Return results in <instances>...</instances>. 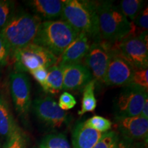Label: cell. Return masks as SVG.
<instances>
[{"label": "cell", "instance_id": "cell-1", "mask_svg": "<svg viewBox=\"0 0 148 148\" xmlns=\"http://www.w3.org/2000/svg\"><path fill=\"white\" fill-rule=\"evenodd\" d=\"M61 17L78 34L84 33L93 42L101 40L96 1L64 0Z\"/></svg>", "mask_w": 148, "mask_h": 148}, {"label": "cell", "instance_id": "cell-2", "mask_svg": "<svg viewBox=\"0 0 148 148\" xmlns=\"http://www.w3.org/2000/svg\"><path fill=\"white\" fill-rule=\"evenodd\" d=\"M101 39L110 44L126 38L132 30V23L112 1H96Z\"/></svg>", "mask_w": 148, "mask_h": 148}, {"label": "cell", "instance_id": "cell-3", "mask_svg": "<svg viewBox=\"0 0 148 148\" xmlns=\"http://www.w3.org/2000/svg\"><path fill=\"white\" fill-rule=\"evenodd\" d=\"M78 34L62 19L44 21L32 43L44 47L58 58Z\"/></svg>", "mask_w": 148, "mask_h": 148}, {"label": "cell", "instance_id": "cell-4", "mask_svg": "<svg viewBox=\"0 0 148 148\" xmlns=\"http://www.w3.org/2000/svg\"><path fill=\"white\" fill-rule=\"evenodd\" d=\"M42 20L38 16L26 12L15 14L0 32L11 51H14L32 43Z\"/></svg>", "mask_w": 148, "mask_h": 148}, {"label": "cell", "instance_id": "cell-5", "mask_svg": "<svg viewBox=\"0 0 148 148\" xmlns=\"http://www.w3.org/2000/svg\"><path fill=\"white\" fill-rule=\"evenodd\" d=\"M16 72H30L43 66L49 68L57 64L58 58L44 47L34 43L29 44L14 51L11 56Z\"/></svg>", "mask_w": 148, "mask_h": 148}, {"label": "cell", "instance_id": "cell-6", "mask_svg": "<svg viewBox=\"0 0 148 148\" xmlns=\"http://www.w3.org/2000/svg\"><path fill=\"white\" fill-rule=\"evenodd\" d=\"M112 48L135 69L147 68V31L139 36L127 37L112 44Z\"/></svg>", "mask_w": 148, "mask_h": 148}, {"label": "cell", "instance_id": "cell-7", "mask_svg": "<svg viewBox=\"0 0 148 148\" xmlns=\"http://www.w3.org/2000/svg\"><path fill=\"white\" fill-rule=\"evenodd\" d=\"M147 91L131 85L124 86L114 99V118L132 117L140 115L144 103L147 99Z\"/></svg>", "mask_w": 148, "mask_h": 148}, {"label": "cell", "instance_id": "cell-8", "mask_svg": "<svg viewBox=\"0 0 148 148\" xmlns=\"http://www.w3.org/2000/svg\"><path fill=\"white\" fill-rule=\"evenodd\" d=\"M112 53V44L102 39L92 42L82 62L89 69L95 82L103 84Z\"/></svg>", "mask_w": 148, "mask_h": 148}, {"label": "cell", "instance_id": "cell-9", "mask_svg": "<svg viewBox=\"0 0 148 148\" xmlns=\"http://www.w3.org/2000/svg\"><path fill=\"white\" fill-rule=\"evenodd\" d=\"M33 110L42 124L51 128H60L69 124L71 118L58 106L54 99L49 96L37 98L33 101Z\"/></svg>", "mask_w": 148, "mask_h": 148}, {"label": "cell", "instance_id": "cell-10", "mask_svg": "<svg viewBox=\"0 0 148 148\" xmlns=\"http://www.w3.org/2000/svg\"><path fill=\"white\" fill-rule=\"evenodd\" d=\"M10 91L14 109L18 115L25 116L32 105L31 84L25 73L12 72L10 75Z\"/></svg>", "mask_w": 148, "mask_h": 148}, {"label": "cell", "instance_id": "cell-11", "mask_svg": "<svg viewBox=\"0 0 148 148\" xmlns=\"http://www.w3.org/2000/svg\"><path fill=\"white\" fill-rule=\"evenodd\" d=\"M112 56L104 77L106 86L112 87L127 86L136 69L116 53L112 48Z\"/></svg>", "mask_w": 148, "mask_h": 148}, {"label": "cell", "instance_id": "cell-12", "mask_svg": "<svg viewBox=\"0 0 148 148\" xmlns=\"http://www.w3.org/2000/svg\"><path fill=\"white\" fill-rule=\"evenodd\" d=\"M114 127L121 137L134 142L147 143L148 119L140 115L132 117L114 118Z\"/></svg>", "mask_w": 148, "mask_h": 148}, {"label": "cell", "instance_id": "cell-13", "mask_svg": "<svg viewBox=\"0 0 148 148\" xmlns=\"http://www.w3.org/2000/svg\"><path fill=\"white\" fill-rule=\"evenodd\" d=\"M91 43L90 38L87 35L84 33H79L58 58L57 64L63 66L82 63L89 50Z\"/></svg>", "mask_w": 148, "mask_h": 148}, {"label": "cell", "instance_id": "cell-14", "mask_svg": "<svg viewBox=\"0 0 148 148\" xmlns=\"http://www.w3.org/2000/svg\"><path fill=\"white\" fill-rule=\"evenodd\" d=\"M61 67L63 71L62 90H77L82 89L93 79L89 69L82 63L69 64Z\"/></svg>", "mask_w": 148, "mask_h": 148}, {"label": "cell", "instance_id": "cell-15", "mask_svg": "<svg viewBox=\"0 0 148 148\" xmlns=\"http://www.w3.org/2000/svg\"><path fill=\"white\" fill-rule=\"evenodd\" d=\"M103 134L88 126L85 121L77 122L72 132V148H93Z\"/></svg>", "mask_w": 148, "mask_h": 148}, {"label": "cell", "instance_id": "cell-16", "mask_svg": "<svg viewBox=\"0 0 148 148\" xmlns=\"http://www.w3.org/2000/svg\"><path fill=\"white\" fill-rule=\"evenodd\" d=\"M64 0H32L28 4L40 19L45 21L56 20L61 17Z\"/></svg>", "mask_w": 148, "mask_h": 148}, {"label": "cell", "instance_id": "cell-17", "mask_svg": "<svg viewBox=\"0 0 148 148\" xmlns=\"http://www.w3.org/2000/svg\"><path fill=\"white\" fill-rule=\"evenodd\" d=\"M18 126L6 99L0 92V136L6 139Z\"/></svg>", "mask_w": 148, "mask_h": 148}, {"label": "cell", "instance_id": "cell-18", "mask_svg": "<svg viewBox=\"0 0 148 148\" xmlns=\"http://www.w3.org/2000/svg\"><path fill=\"white\" fill-rule=\"evenodd\" d=\"M48 75L45 87L43 90L51 94H57L62 90L63 71L62 68L56 64L47 69Z\"/></svg>", "mask_w": 148, "mask_h": 148}, {"label": "cell", "instance_id": "cell-19", "mask_svg": "<svg viewBox=\"0 0 148 148\" xmlns=\"http://www.w3.org/2000/svg\"><path fill=\"white\" fill-rule=\"evenodd\" d=\"M95 81L92 79L83 88L82 106L77 112L79 115H83L86 112L95 111L97 107V99L95 96Z\"/></svg>", "mask_w": 148, "mask_h": 148}, {"label": "cell", "instance_id": "cell-20", "mask_svg": "<svg viewBox=\"0 0 148 148\" xmlns=\"http://www.w3.org/2000/svg\"><path fill=\"white\" fill-rule=\"evenodd\" d=\"M145 1L142 0H122L119 8L130 22H134L143 10Z\"/></svg>", "mask_w": 148, "mask_h": 148}, {"label": "cell", "instance_id": "cell-21", "mask_svg": "<svg viewBox=\"0 0 148 148\" xmlns=\"http://www.w3.org/2000/svg\"><path fill=\"white\" fill-rule=\"evenodd\" d=\"M38 148H71L66 136L62 133H52L45 136Z\"/></svg>", "mask_w": 148, "mask_h": 148}, {"label": "cell", "instance_id": "cell-22", "mask_svg": "<svg viewBox=\"0 0 148 148\" xmlns=\"http://www.w3.org/2000/svg\"><path fill=\"white\" fill-rule=\"evenodd\" d=\"M27 136L22 130L18 126L11 134L1 148H27Z\"/></svg>", "mask_w": 148, "mask_h": 148}, {"label": "cell", "instance_id": "cell-23", "mask_svg": "<svg viewBox=\"0 0 148 148\" xmlns=\"http://www.w3.org/2000/svg\"><path fill=\"white\" fill-rule=\"evenodd\" d=\"M15 14V2L10 0H0V32Z\"/></svg>", "mask_w": 148, "mask_h": 148}, {"label": "cell", "instance_id": "cell-24", "mask_svg": "<svg viewBox=\"0 0 148 148\" xmlns=\"http://www.w3.org/2000/svg\"><path fill=\"white\" fill-rule=\"evenodd\" d=\"M120 136L116 131L110 130L103 133L93 148H117Z\"/></svg>", "mask_w": 148, "mask_h": 148}, {"label": "cell", "instance_id": "cell-25", "mask_svg": "<svg viewBox=\"0 0 148 148\" xmlns=\"http://www.w3.org/2000/svg\"><path fill=\"white\" fill-rule=\"evenodd\" d=\"M86 124L91 128L101 133H105L110 130L112 122L101 116L95 115L85 121Z\"/></svg>", "mask_w": 148, "mask_h": 148}, {"label": "cell", "instance_id": "cell-26", "mask_svg": "<svg viewBox=\"0 0 148 148\" xmlns=\"http://www.w3.org/2000/svg\"><path fill=\"white\" fill-rule=\"evenodd\" d=\"M148 69H136L135 70L131 79L130 82L128 85L139 87L142 89L147 91L148 90Z\"/></svg>", "mask_w": 148, "mask_h": 148}, {"label": "cell", "instance_id": "cell-27", "mask_svg": "<svg viewBox=\"0 0 148 148\" xmlns=\"http://www.w3.org/2000/svg\"><path fill=\"white\" fill-rule=\"evenodd\" d=\"M76 100L71 94L68 92H64L59 97L58 106L63 110H71L76 105Z\"/></svg>", "mask_w": 148, "mask_h": 148}, {"label": "cell", "instance_id": "cell-28", "mask_svg": "<svg viewBox=\"0 0 148 148\" xmlns=\"http://www.w3.org/2000/svg\"><path fill=\"white\" fill-rule=\"evenodd\" d=\"M11 58L10 47L0 33V66H4Z\"/></svg>", "mask_w": 148, "mask_h": 148}, {"label": "cell", "instance_id": "cell-29", "mask_svg": "<svg viewBox=\"0 0 148 148\" xmlns=\"http://www.w3.org/2000/svg\"><path fill=\"white\" fill-rule=\"evenodd\" d=\"M48 68L40 66L37 69L33 70L29 72V73L32 75L33 77L42 86V89L45 87L46 82H47V75H48Z\"/></svg>", "mask_w": 148, "mask_h": 148}, {"label": "cell", "instance_id": "cell-30", "mask_svg": "<svg viewBox=\"0 0 148 148\" xmlns=\"http://www.w3.org/2000/svg\"><path fill=\"white\" fill-rule=\"evenodd\" d=\"M145 145V143H143L141 142L132 141V140L125 139L120 136L117 148H143V145Z\"/></svg>", "mask_w": 148, "mask_h": 148}, {"label": "cell", "instance_id": "cell-31", "mask_svg": "<svg viewBox=\"0 0 148 148\" xmlns=\"http://www.w3.org/2000/svg\"><path fill=\"white\" fill-rule=\"evenodd\" d=\"M140 116L145 118L146 119H148V98L145 100V103H144L141 112L140 113Z\"/></svg>", "mask_w": 148, "mask_h": 148}, {"label": "cell", "instance_id": "cell-32", "mask_svg": "<svg viewBox=\"0 0 148 148\" xmlns=\"http://www.w3.org/2000/svg\"><path fill=\"white\" fill-rule=\"evenodd\" d=\"M1 142H0V148H1Z\"/></svg>", "mask_w": 148, "mask_h": 148}, {"label": "cell", "instance_id": "cell-33", "mask_svg": "<svg viewBox=\"0 0 148 148\" xmlns=\"http://www.w3.org/2000/svg\"><path fill=\"white\" fill-rule=\"evenodd\" d=\"M35 148H38V147H35Z\"/></svg>", "mask_w": 148, "mask_h": 148}]
</instances>
